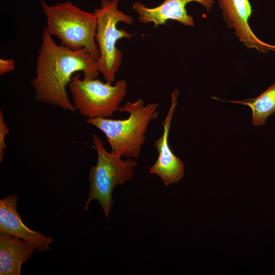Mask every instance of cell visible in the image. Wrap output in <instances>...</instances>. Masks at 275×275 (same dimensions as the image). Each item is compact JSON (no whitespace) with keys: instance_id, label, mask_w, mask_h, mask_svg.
Masks as SVG:
<instances>
[{"instance_id":"1","label":"cell","mask_w":275,"mask_h":275,"mask_svg":"<svg viewBox=\"0 0 275 275\" xmlns=\"http://www.w3.org/2000/svg\"><path fill=\"white\" fill-rule=\"evenodd\" d=\"M78 71L82 72L85 79L96 78L99 74L97 60L85 48L73 50L58 45L44 29L37 58L36 75L31 82L35 100L74 112L76 109L66 87Z\"/></svg>"},{"instance_id":"2","label":"cell","mask_w":275,"mask_h":275,"mask_svg":"<svg viewBox=\"0 0 275 275\" xmlns=\"http://www.w3.org/2000/svg\"><path fill=\"white\" fill-rule=\"evenodd\" d=\"M158 105V103L144 105L142 99L133 102L127 101L118 111L128 113L127 119L95 118L87 119L86 122L105 134L111 151L126 158L138 159L149 123L157 118Z\"/></svg>"},{"instance_id":"3","label":"cell","mask_w":275,"mask_h":275,"mask_svg":"<svg viewBox=\"0 0 275 275\" xmlns=\"http://www.w3.org/2000/svg\"><path fill=\"white\" fill-rule=\"evenodd\" d=\"M46 19L44 29L56 36L61 44L73 50L85 48L97 60L100 56L96 43L97 19L95 14L81 10L67 1L49 5L41 0Z\"/></svg>"},{"instance_id":"4","label":"cell","mask_w":275,"mask_h":275,"mask_svg":"<svg viewBox=\"0 0 275 275\" xmlns=\"http://www.w3.org/2000/svg\"><path fill=\"white\" fill-rule=\"evenodd\" d=\"M92 140L97 151V161L89 171L90 191L84 209L88 210L90 202L96 200L108 218L114 204V189L133 178V168L137 162L132 158L122 159L121 156L113 151L108 152L97 134H92Z\"/></svg>"},{"instance_id":"5","label":"cell","mask_w":275,"mask_h":275,"mask_svg":"<svg viewBox=\"0 0 275 275\" xmlns=\"http://www.w3.org/2000/svg\"><path fill=\"white\" fill-rule=\"evenodd\" d=\"M118 4L119 0H100V8L94 11L97 19L95 40L100 52L97 67L105 82L112 84L122 62V52L117 48V43L124 38L130 39L133 35L117 27L120 22L127 24L133 22L131 16L118 9Z\"/></svg>"},{"instance_id":"6","label":"cell","mask_w":275,"mask_h":275,"mask_svg":"<svg viewBox=\"0 0 275 275\" xmlns=\"http://www.w3.org/2000/svg\"><path fill=\"white\" fill-rule=\"evenodd\" d=\"M69 88L72 103L80 114L88 119L108 118L119 111L120 104L126 94L127 84L117 80L114 85L103 82L97 78L81 79L74 74Z\"/></svg>"},{"instance_id":"7","label":"cell","mask_w":275,"mask_h":275,"mask_svg":"<svg viewBox=\"0 0 275 275\" xmlns=\"http://www.w3.org/2000/svg\"><path fill=\"white\" fill-rule=\"evenodd\" d=\"M179 95V92L177 89H175L172 93L171 105L166 117L162 122L163 128L162 134L154 143L158 152V156L149 171L150 174L157 175L166 187L177 183L184 175V164L171 149L168 140Z\"/></svg>"},{"instance_id":"8","label":"cell","mask_w":275,"mask_h":275,"mask_svg":"<svg viewBox=\"0 0 275 275\" xmlns=\"http://www.w3.org/2000/svg\"><path fill=\"white\" fill-rule=\"evenodd\" d=\"M222 16L228 26L234 29L235 36L248 48L255 49L267 53L275 51V45L265 43L258 38L249 25L252 13L249 0H217Z\"/></svg>"},{"instance_id":"9","label":"cell","mask_w":275,"mask_h":275,"mask_svg":"<svg viewBox=\"0 0 275 275\" xmlns=\"http://www.w3.org/2000/svg\"><path fill=\"white\" fill-rule=\"evenodd\" d=\"M197 2L210 11L214 0H164L159 5L148 8L140 2L133 3L132 8L139 15V20L144 23H153L154 27L164 24L168 20H176L186 26H193L194 20L186 9L187 4Z\"/></svg>"},{"instance_id":"10","label":"cell","mask_w":275,"mask_h":275,"mask_svg":"<svg viewBox=\"0 0 275 275\" xmlns=\"http://www.w3.org/2000/svg\"><path fill=\"white\" fill-rule=\"evenodd\" d=\"M17 195H10L0 200V233L16 236L32 244L35 250L44 252L50 250L53 239L28 228L17 211Z\"/></svg>"},{"instance_id":"11","label":"cell","mask_w":275,"mask_h":275,"mask_svg":"<svg viewBox=\"0 0 275 275\" xmlns=\"http://www.w3.org/2000/svg\"><path fill=\"white\" fill-rule=\"evenodd\" d=\"M35 250L25 240L0 233V274L20 275L21 265L31 258Z\"/></svg>"},{"instance_id":"12","label":"cell","mask_w":275,"mask_h":275,"mask_svg":"<svg viewBox=\"0 0 275 275\" xmlns=\"http://www.w3.org/2000/svg\"><path fill=\"white\" fill-rule=\"evenodd\" d=\"M228 101L249 106L252 112V123L264 125L268 117L275 113V82L256 98Z\"/></svg>"},{"instance_id":"13","label":"cell","mask_w":275,"mask_h":275,"mask_svg":"<svg viewBox=\"0 0 275 275\" xmlns=\"http://www.w3.org/2000/svg\"><path fill=\"white\" fill-rule=\"evenodd\" d=\"M9 130L5 122L2 111L0 110V162L3 161L4 152L6 148L5 138L8 133Z\"/></svg>"},{"instance_id":"14","label":"cell","mask_w":275,"mask_h":275,"mask_svg":"<svg viewBox=\"0 0 275 275\" xmlns=\"http://www.w3.org/2000/svg\"><path fill=\"white\" fill-rule=\"evenodd\" d=\"M15 67V62L12 59L0 60V75L12 71Z\"/></svg>"}]
</instances>
